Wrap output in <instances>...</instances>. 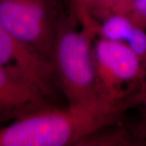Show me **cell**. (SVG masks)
<instances>
[{
  "instance_id": "cell-2",
  "label": "cell",
  "mask_w": 146,
  "mask_h": 146,
  "mask_svg": "<svg viewBox=\"0 0 146 146\" xmlns=\"http://www.w3.org/2000/svg\"><path fill=\"white\" fill-rule=\"evenodd\" d=\"M77 25L74 18H60L51 58L58 85L68 104L98 97L93 41L99 26Z\"/></svg>"
},
{
  "instance_id": "cell-3",
  "label": "cell",
  "mask_w": 146,
  "mask_h": 146,
  "mask_svg": "<svg viewBox=\"0 0 146 146\" xmlns=\"http://www.w3.org/2000/svg\"><path fill=\"white\" fill-rule=\"evenodd\" d=\"M59 20L46 0H0V23L50 61Z\"/></svg>"
},
{
  "instance_id": "cell-8",
  "label": "cell",
  "mask_w": 146,
  "mask_h": 146,
  "mask_svg": "<svg viewBox=\"0 0 146 146\" xmlns=\"http://www.w3.org/2000/svg\"><path fill=\"white\" fill-rule=\"evenodd\" d=\"M125 44L141 60L146 57V33L142 27L136 25L132 34Z\"/></svg>"
},
{
  "instance_id": "cell-10",
  "label": "cell",
  "mask_w": 146,
  "mask_h": 146,
  "mask_svg": "<svg viewBox=\"0 0 146 146\" xmlns=\"http://www.w3.org/2000/svg\"><path fill=\"white\" fill-rule=\"evenodd\" d=\"M6 124H7V123L6 122H4L3 120H2L1 119H0V127H3V126L6 125Z\"/></svg>"
},
{
  "instance_id": "cell-4",
  "label": "cell",
  "mask_w": 146,
  "mask_h": 146,
  "mask_svg": "<svg viewBox=\"0 0 146 146\" xmlns=\"http://www.w3.org/2000/svg\"><path fill=\"white\" fill-rule=\"evenodd\" d=\"M94 55L98 96L123 102L127 85L140 74V58L124 42L102 37L94 43Z\"/></svg>"
},
{
  "instance_id": "cell-7",
  "label": "cell",
  "mask_w": 146,
  "mask_h": 146,
  "mask_svg": "<svg viewBox=\"0 0 146 146\" xmlns=\"http://www.w3.org/2000/svg\"><path fill=\"white\" fill-rule=\"evenodd\" d=\"M136 25L124 14H112L103 18L99 25L100 37L125 43L132 34Z\"/></svg>"
},
{
  "instance_id": "cell-9",
  "label": "cell",
  "mask_w": 146,
  "mask_h": 146,
  "mask_svg": "<svg viewBox=\"0 0 146 146\" xmlns=\"http://www.w3.org/2000/svg\"><path fill=\"white\" fill-rule=\"evenodd\" d=\"M131 7L134 16L131 20L139 26L140 24H146V0H133Z\"/></svg>"
},
{
  "instance_id": "cell-6",
  "label": "cell",
  "mask_w": 146,
  "mask_h": 146,
  "mask_svg": "<svg viewBox=\"0 0 146 146\" xmlns=\"http://www.w3.org/2000/svg\"><path fill=\"white\" fill-rule=\"evenodd\" d=\"M0 64L20 69L53 98L58 84L51 61L19 41L1 23Z\"/></svg>"
},
{
  "instance_id": "cell-5",
  "label": "cell",
  "mask_w": 146,
  "mask_h": 146,
  "mask_svg": "<svg viewBox=\"0 0 146 146\" xmlns=\"http://www.w3.org/2000/svg\"><path fill=\"white\" fill-rule=\"evenodd\" d=\"M50 98L20 69L0 64V119L7 123L51 106Z\"/></svg>"
},
{
  "instance_id": "cell-1",
  "label": "cell",
  "mask_w": 146,
  "mask_h": 146,
  "mask_svg": "<svg viewBox=\"0 0 146 146\" xmlns=\"http://www.w3.org/2000/svg\"><path fill=\"white\" fill-rule=\"evenodd\" d=\"M123 102L96 97L65 107L49 106L0 127V146L80 145L111 125Z\"/></svg>"
}]
</instances>
